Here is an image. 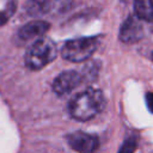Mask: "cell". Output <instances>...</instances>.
I'll use <instances>...</instances> for the list:
<instances>
[{"label":"cell","instance_id":"6da1fadb","mask_svg":"<svg viewBox=\"0 0 153 153\" xmlns=\"http://www.w3.org/2000/svg\"><path fill=\"white\" fill-rule=\"evenodd\" d=\"M105 98L102 91L87 88L76 94L68 105L71 117L76 121H88L96 117L104 108Z\"/></svg>","mask_w":153,"mask_h":153},{"label":"cell","instance_id":"7a4b0ae2","mask_svg":"<svg viewBox=\"0 0 153 153\" xmlns=\"http://www.w3.org/2000/svg\"><path fill=\"white\" fill-rule=\"evenodd\" d=\"M57 55L56 44L48 37H41L36 39L25 54V65L32 69L37 71L45 67Z\"/></svg>","mask_w":153,"mask_h":153},{"label":"cell","instance_id":"3957f363","mask_svg":"<svg viewBox=\"0 0 153 153\" xmlns=\"http://www.w3.org/2000/svg\"><path fill=\"white\" fill-rule=\"evenodd\" d=\"M98 47V41L94 37H82L67 41L62 49V57L72 62H81L93 55Z\"/></svg>","mask_w":153,"mask_h":153},{"label":"cell","instance_id":"277c9868","mask_svg":"<svg viewBox=\"0 0 153 153\" xmlns=\"http://www.w3.org/2000/svg\"><path fill=\"white\" fill-rule=\"evenodd\" d=\"M73 0H33L29 7L35 16L41 14H61L71 10Z\"/></svg>","mask_w":153,"mask_h":153},{"label":"cell","instance_id":"5b68a950","mask_svg":"<svg viewBox=\"0 0 153 153\" xmlns=\"http://www.w3.org/2000/svg\"><path fill=\"white\" fill-rule=\"evenodd\" d=\"M69 147L79 153H94L99 147V140L96 135L84 131H75L67 136Z\"/></svg>","mask_w":153,"mask_h":153},{"label":"cell","instance_id":"8992f818","mask_svg":"<svg viewBox=\"0 0 153 153\" xmlns=\"http://www.w3.org/2000/svg\"><path fill=\"white\" fill-rule=\"evenodd\" d=\"M143 36V27L136 16H129L120 29V39L126 44H133L140 41Z\"/></svg>","mask_w":153,"mask_h":153},{"label":"cell","instance_id":"52a82bcc","mask_svg":"<svg viewBox=\"0 0 153 153\" xmlns=\"http://www.w3.org/2000/svg\"><path fill=\"white\" fill-rule=\"evenodd\" d=\"M81 80H82V76L78 72H74V71L63 72L55 78L53 82V91L59 96L67 94L72 90H74L81 82Z\"/></svg>","mask_w":153,"mask_h":153},{"label":"cell","instance_id":"ba28073f","mask_svg":"<svg viewBox=\"0 0 153 153\" xmlns=\"http://www.w3.org/2000/svg\"><path fill=\"white\" fill-rule=\"evenodd\" d=\"M50 25L48 22L44 20H32L27 24L23 25L18 32H17V39L20 43L29 42L31 39H38L39 37H43V35L49 30Z\"/></svg>","mask_w":153,"mask_h":153},{"label":"cell","instance_id":"9c48e42d","mask_svg":"<svg viewBox=\"0 0 153 153\" xmlns=\"http://www.w3.org/2000/svg\"><path fill=\"white\" fill-rule=\"evenodd\" d=\"M134 11L139 19L153 23V0H134Z\"/></svg>","mask_w":153,"mask_h":153},{"label":"cell","instance_id":"30bf717a","mask_svg":"<svg viewBox=\"0 0 153 153\" xmlns=\"http://www.w3.org/2000/svg\"><path fill=\"white\" fill-rule=\"evenodd\" d=\"M17 10V0H0V26L5 25Z\"/></svg>","mask_w":153,"mask_h":153},{"label":"cell","instance_id":"8fae6325","mask_svg":"<svg viewBox=\"0 0 153 153\" xmlns=\"http://www.w3.org/2000/svg\"><path fill=\"white\" fill-rule=\"evenodd\" d=\"M135 148H136V140L134 137H130L124 141V143L120 148L118 153H133L135 151Z\"/></svg>","mask_w":153,"mask_h":153},{"label":"cell","instance_id":"7c38bea8","mask_svg":"<svg viewBox=\"0 0 153 153\" xmlns=\"http://www.w3.org/2000/svg\"><path fill=\"white\" fill-rule=\"evenodd\" d=\"M146 103H147V106H148L149 111L153 112V93L152 92H148L146 94Z\"/></svg>","mask_w":153,"mask_h":153}]
</instances>
